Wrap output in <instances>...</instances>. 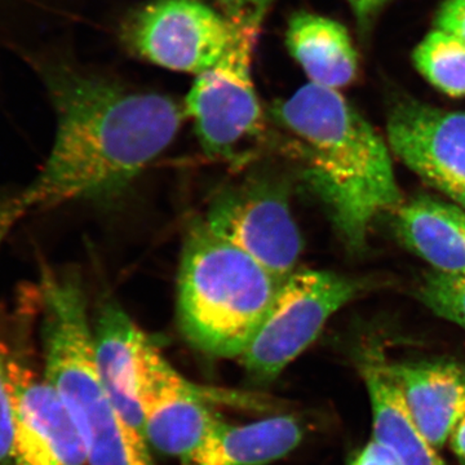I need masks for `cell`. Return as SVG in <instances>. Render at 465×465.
Wrapping results in <instances>:
<instances>
[{"mask_svg":"<svg viewBox=\"0 0 465 465\" xmlns=\"http://www.w3.org/2000/svg\"><path fill=\"white\" fill-rule=\"evenodd\" d=\"M419 296L433 313L465 331V277L432 272L425 277Z\"/></svg>","mask_w":465,"mask_h":465,"instance_id":"18","label":"cell"},{"mask_svg":"<svg viewBox=\"0 0 465 465\" xmlns=\"http://www.w3.org/2000/svg\"><path fill=\"white\" fill-rule=\"evenodd\" d=\"M203 223L281 283L295 273L302 238L291 213L289 186L278 177L253 174L229 186L211 202Z\"/></svg>","mask_w":465,"mask_h":465,"instance_id":"7","label":"cell"},{"mask_svg":"<svg viewBox=\"0 0 465 465\" xmlns=\"http://www.w3.org/2000/svg\"><path fill=\"white\" fill-rule=\"evenodd\" d=\"M412 418L434 449L450 439L465 412V366L450 361L388 362Z\"/></svg>","mask_w":465,"mask_h":465,"instance_id":"11","label":"cell"},{"mask_svg":"<svg viewBox=\"0 0 465 465\" xmlns=\"http://www.w3.org/2000/svg\"><path fill=\"white\" fill-rule=\"evenodd\" d=\"M400 237L434 272L465 277V210L436 198H415L397 208Z\"/></svg>","mask_w":465,"mask_h":465,"instance_id":"13","label":"cell"},{"mask_svg":"<svg viewBox=\"0 0 465 465\" xmlns=\"http://www.w3.org/2000/svg\"><path fill=\"white\" fill-rule=\"evenodd\" d=\"M372 407V434L402 465H446L418 427L387 361L370 356L361 363Z\"/></svg>","mask_w":465,"mask_h":465,"instance_id":"14","label":"cell"},{"mask_svg":"<svg viewBox=\"0 0 465 465\" xmlns=\"http://www.w3.org/2000/svg\"><path fill=\"white\" fill-rule=\"evenodd\" d=\"M286 43L311 84L339 91L356 79V48L348 30L331 18L305 12L293 15Z\"/></svg>","mask_w":465,"mask_h":465,"instance_id":"16","label":"cell"},{"mask_svg":"<svg viewBox=\"0 0 465 465\" xmlns=\"http://www.w3.org/2000/svg\"><path fill=\"white\" fill-rule=\"evenodd\" d=\"M349 465H402V463L393 452L372 440Z\"/></svg>","mask_w":465,"mask_h":465,"instance_id":"21","label":"cell"},{"mask_svg":"<svg viewBox=\"0 0 465 465\" xmlns=\"http://www.w3.org/2000/svg\"><path fill=\"white\" fill-rule=\"evenodd\" d=\"M434 25L465 42V0H445L437 12Z\"/></svg>","mask_w":465,"mask_h":465,"instance_id":"20","label":"cell"},{"mask_svg":"<svg viewBox=\"0 0 465 465\" xmlns=\"http://www.w3.org/2000/svg\"><path fill=\"white\" fill-rule=\"evenodd\" d=\"M272 114L300 140L305 183L348 246L360 250L376 217L401 206L391 148L341 92L324 85H304Z\"/></svg>","mask_w":465,"mask_h":465,"instance_id":"2","label":"cell"},{"mask_svg":"<svg viewBox=\"0 0 465 465\" xmlns=\"http://www.w3.org/2000/svg\"><path fill=\"white\" fill-rule=\"evenodd\" d=\"M414 64L437 90L465 96V42L457 35L434 29L415 48Z\"/></svg>","mask_w":465,"mask_h":465,"instance_id":"17","label":"cell"},{"mask_svg":"<svg viewBox=\"0 0 465 465\" xmlns=\"http://www.w3.org/2000/svg\"><path fill=\"white\" fill-rule=\"evenodd\" d=\"M137 391L143 415V434L162 454L188 458L224 421L213 405L272 410L273 403L243 391L216 390L186 381L171 366L148 335L137 351Z\"/></svg>","mask_w":465,"mask_h":465,"instance_id":"5","label":"cell"},{"mask_svg":"<svg viewBox=\"0 0 465 465\" xmlns=\"http://www.w3.org/2000/svg\"><path fill=\"white\" fill-rule=\"evenodd\" d=\"M360 290L344 275L299 271L287 278L249 348L242 354L247 374L268 384L312 344L332 314Z\"/></svg>","mask_w":465,"mask_h":465,"instance_id":"6","label":"cell"},{"mask_svg":"<svg viewBox=\"0 0 465 465\" xmlns=\"http://www.w3.org/2000/svg\"><path fill=\"white\" fill-rule=\"evenodd\" d=\"M229 39L224 15L201 0H158L128 24L125 41L139 56L174 72L201 75Z\"/></svg>","mask_w":465,"mask_h":465,"instance_id":"8","label":"cell"},{"mask_svg":"<svg viewBox=\"0 0 465 465\" xmlns=\"http://www.w3.org/2000/svg\"><path fill=\"white\" fill-rule=\"evenodd\" d=\"M36 287L43 376L69 410L87 450L88 465H157L149 443L119 414L101 381L79 275L42 265Z\"/></svg>","mask_w":465,"mask_h":465,"instance_id":"3","label":"cell"},{"mask_svg":"<svg viewBox=\"0 0 465 465\" xmlns=\"http://www.w3.org/2000/svg\"><path fill=\"white\" fill-rule=\"evenodd\" d=\"M11 349L0 341V465H16L14 457V401L9 384Z\"/></svg>","mask_w":465,"mask_h":465,"instance_id":"19","label":"cell"},{"mask_svg":"<svg viewBox=\"0 0 465 465\" xmlns=\"http://www.w3.org/2000/svg\"><path fill=\"white\" fill-rule=\"evenodd\" d=\"M9 384L14 401L16 465H87L81 433L56 390L11 351Z\"/></svg>","mask_w":465,"mask_h":465,"instance_id":"10","label":"cell"},{"mask_svg":"<svg viewBox=\"0 0 465 465\" xmlns=\"http://www.w3.org/2000/svg\"><path fill=\"white\" fill-rule=\"evenodd\" d=\"M387 134L410 170L465 210V112L403 99L388 116Z\"/></svg>","mask_w":465,"mask_h":465,"instance_id":"9","label":"cell"},{"mask_svg":"<svg viewBox=\"0 0 465 465\" xmlns=\"http://www.w3.org/2000/svg\"><path fill=\"white\" fill-rule=\"evenodd\" d=\"M450 448L457 455L461 465H465V412L455 424L454 430L450 434Z\"/></svg>","mask_w":465,"mask_h":465,"instance_id":"23","label":"cell"},{"mask_svg":"<svg viewBox=\"0 0 465 465\" xmlns=\"http://www.w3.org/2000/svg\"><path fill=\"white\" fill-rule=\"evenodd\" d=\"M25 57L50 96L56 131L35 179L0 204V242L32 213L124 194L183 124V110L163 94L128 90L61 60Z\"/></svg>","mask_w":465,"mask_h":465,"instance_id":"1","label":"cell"},{"mask_svg":"<svg viewBox=\"0 0 465 465\" xmlns=\"http://www.w3.org/2000/svg\"><path fill=\"white\" fill-rule=\"evenodd\" d=\"M18 15H21V0H0V41L7 42L5 36L9 35L3 26L14 24L7 16L14 18Z\"/></svg>","mask_w":465,"mask_h":465,"instance_id":"24","label":"cell"},{"mask_svg":"<svg viewBox=\"0 0 465 465\" xmlns=\"http://www.w3.org/2000/svg\"><path fill=\"white\" fill-rule=\"evenodd\" d=\"M264 266L195 223L183 244L177 318L193 347L208 356L242 357L281 286Z\"/></svg>","mask_w":465,"mask_h":465,"instance_id":"4","label":"cell"},{"mask_svg":"<svg viewBox=\"0 0 465 465\" xmlns=\"http://www.w3.org/2000/svg\"><path fill=\"white\" fill-rule=\"evenodd\" d=\"M391 0H348L361 27L369 26Z\"/></svg>","mask_w":465,"mask_h":465,"instance_id":"22","label":"cell"},{"mask_svg":"<svg viewBox=\"0 0 465 465\" xmlns=\"http://www.w3.org/2000/svg\"><path fill=\"white\" fill-rule=\"evenodd\" d=\"M304 430L292 415L244 425L223 423L182 465H266L293 451Z\"/></svg>","mask_w":465,"mask_h":465,"instance_id":"15","label":"cell"},{"mask_svg":"<svg viewBox=\"0 0 465 465\" xmlns=\"http://www.w3.org/2000/svg\"><path fill=\"white\" fill-rule=\"evenodd\" d=\"M94 336L104 387L119 414L145 439L137 391V351L145 332L115 302H106L97 314Z\"/></svg>","mask_w":465,"mask_h":465,"instance_id":"12","label":"cell"}]
</instances>
